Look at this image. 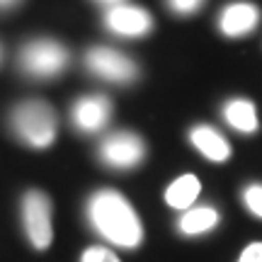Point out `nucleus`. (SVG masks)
<instances>
[{
	"mask_svg": "<svg viewBox=\"0 0 262 262\" xmlns=\"http://www.w3.org/2000/svg\"><path fill=\"white\" fill-rule=\"evenodd\" d=\"M88 219L104 241L119 248H139L143 241V226L129 199L114 189H100L88 202Z\"/></svg>",
	"mask_w": 262,
	"mask_h": 262,
	"instance_id": "obj_1",
	"label": "nucleus"
},
{
	"mask_svg": "<svg viewBox=\"0 0 262 262\" xmlns=\"http://www.w3.org/2000/svg\"><path fill=\"white\" fill-rule=\"evenodd\" d=\"M10 126L22 143L32 148H49L56 141L58 119L54 107L44 100L19 102L10 114Z\"/></svg>",
	"mask_w": 262,
	"mask_h": 262,
	"instance_id": "obj_2",
	"label": "nucleus"
},
{
	"mask_svg": "<svg viewBox=\"0 0 262 262\" xmlns=\"http://www.w3.org/2000/svg\"><path fill=\"white\" fill-rule=\"evenodd\" d=\"M22 226L29 243L37 250H47L54 241V226H51V199L39 189H29L22 196Z\"/></svg>",
	"mask_w": 262,
	"mask_h": 262,
	"instance_id": "obj_3",
	"label": "nucleus"
},
{
	"mask_svg": "<svg viewBox=\"0 0 262 262\" xmlns=\"http://www.w3.org/2000/svg\"><path fill=\"white\" fill-rule=\"evenodd\" d=\"M19 63L25 68V73L34 78H56L68 66V51L63 44H58L54 39H34L22 49Z\"/></svg>",
	"mask_w": 262,
	"mask_h": 262,
	"instance_id": "obj_4",
	"label": "nucleus"
},
{
	"mask_svg": "<svg viewBox=\"0 0 262 262\" xmlns=\"http://www.w3.org/2000/svg\"><path fill=\"white\" fill-rule=\"evenodd\" d=\"M85 66L88 71L102 80L110 83H134L139 78V66L134 63L129 56H124L119 51L110 47H93L85 54Z\"/></svg>",
	"mask_w": 262,
	"mask_h": 262,
	"instance_id": "obj_5",
	"label": "nucleus"
},
{
	"mask_svg": "<svg viewBox=\"0 0 262 262\" xmlns=\"http://www.w3.org/2000/svg\"><path fill=\"white\" fill-rule=\"evenodd\" d=\"M100 158L104 165L117 170L136 168L146 158V143L131 131H117L100 143Z\"/></svg>",
	"mask_w": 262,
	"mask_h": 262,
	"instance_id": "obj_6",
	"label": "nucleus"
},
{
	"mask_svg": "<svg viewBox=\"0 0 262 262\" xmlns=\"http://www.w3.org/2000/svg\"><path fill=\"white\" fill-rule=\"evenodd\" d=\"M104 27L112 34L124 39H136L146 37L153 29V17L148 10L139 8V5H129V3H119L104 12Z\"/></svg>",
	"mask_w": 262,
	"mask_h": 262,
	"instance_id": "obj_7",
	"label": "nucleus"
},
{
	"mask_svg": "<svg viewBox=\"0 0 262 262\" xmlns=\"http://www.w3.org/2000/svg\"><path fill=\"white\" fill-rule=\"evenodd\" d=\"M112 117V102L102 97V95H88L80 97L71 110V119H73L75 129L83 134H95L102 131Z\"/></svg>",
	"mask_w": 262,
	"mask_h": 262,
	"instance_id": "obj_8",
	"label": "nucleus"
},
{
	"mask_svg": "<svg viewBox=\"0 0 262 262\" xmlns=\"http://www.w3.org/2000/svg\"><path fill=\"white\" fill-rule=\"evenodd\" d=\"M257 25H260V8L255 3H248V0H238V3L226 5L221 17H219L221 34H226L231 39L250 34Z\"/></svg>",
	"mask_w": 262,
	"mask_h": 262,
	"instance_id": "obj_9",
	"label": "nucleus"
},
{
	"mask_svg": "<svg viewBox=\"0 0 262 262\" xmlns=\"http://www.w3.org/2000/svg\"><path fill=\"white\" fill-rule=\"evenodd\" d=\"M189 141L204 158L214 160V163H226L231 158V146L228 141L209 124H196L194 129L189 131Z\"/></svg>",
	"mask_w": 262,
	"mask_h": 262,
	"instance_id": "obj_10",
	"label": "nucleus"
},
{
	"mask_svg": "<svg viewBox=\"0 0 262 262\" xmlns=\"http://www.w3.org/2000/svg\"><path fill=\"white\" fill-rule=\"evenodd\" d=\"M224 117H226V122H228V126H233L241 134H255L257 126H260L255 104L250 100H243V97L228 100L224 107Z\"/></svg>",
	"mask_w": 262,
	"mask_h": 262,
	"instance_id": "obj_11",
	"label": "nucleus"
},
{
	"mask_svg": "<svg viewBox=\"0 0 262 262\" xmlns=\"http://www.w3.org/2000/svg\"><path fill=\"white\" fill-rule=\"evenodd\" d=\"M216 224H219V211L214 206H189L180 219L178 228L185 235H202L216 228Z\"/></svg>",
	"mask_w": 262,
	"mask_h": 262,
	"instance_id": "obj_12",
	"label": "nucleus"
},
{
	"mask_svg": "<svg viewBox=\"0 0 262 262\" xmlns=\"http://www.w3.org/2000/svg\"><path fill=\"white\" fill-rule=\"evenodd\" d=\"M199 192H202V185H199L196 175H180V178L165 189V202H168V206H172V209L185 211V209H189V206L196 202Z\"/></svg>",
	"mask_w": 262,
	"mask_h": 262,
	"instance_id": "obj_13",
	"label": "nucleus"
},
{
	"mask_svg": "<svg viewBox=\"0 0 262 262\" xmlns=\"http://www.w3.org/2000/svg\"><path fill=\"white\" fill-rule=\"evenodd\" d=\"M243 202L250 214L262 219V182H255V185H248V187H245Z\"/></svg>",
	"mask_w": 262,
	"mask_h": 262,
	"instance_id": "obj_14",
	"label": "nucleus"
},
{
	"mask_svg": "<svg viewBox=\"0 0 262 262\" xmlns=\"http://www.w3.org/2000/svg\"><path fill=\"white\" fill-rule=\"evenodd\" d=\"M80 262H122V260H119L110 248H104V245H93V248H88V250L80 255Z\"/></svg>",
	"mask_w": 262,
	"mask_h": 262,
	"instance_id": "obj_15",
	"label": "nucleus"
},
{
	"mask_svg": "<svg viewBox=\"0 0 262 262\" xmlns=\"http://www.w3.org/2000/svg\"><path fill=\"white\" fill-rule=\"evenodd\" d=\"M204 5V0H168V8L175 15H194Z\"/></svg>",
	"mask_w": 262,
	"mask_h": 262,
	"instance_id": "obj_16",
	"label": "nucleus"
},
{
	"mask_svg": "<svg viewBox=\"0 0 262 262\" xmlns=\"http://www.w3.org/2000/svg\"><path fill=\"white\" fill-rule=\"evenodd\" d=\"M238 262H262V243H250L241 253Z\"/></svg>",
	"mask_w": 262,
	"mask_h": 262,
	"instance_id": "obj_17",
	"label": "nucleus"
},
{
	"mask_svg": "<svg viewBox=\"0 0 262 262\" xmlns=\"http://www.w3.org/2000/svg\"><path fill=\"white\" fill-rule=\"evenodd\" d=\"M19 0H0V8H12V5H17Z\"/></svg>",
	"mask_w": 262,
	"mask_h": 262,
	"instance_id": "obj_18",
	"label": "nucleus"
},
{
	"mask_svg": "<svg viewBox=\"0 0 262 262\" xmlns=\"http://www.w3.org/2000/svg\"><path fill=\"white\" fill-rule=\"evenodd\" d=\"M97 3H102V5H110V8H112V5H119L122 0H97Z\"/></svg>",
	"mask_w": 262,
	"mask_h": 262,
	"instance_id": "obj_19",
	"label": "nucleus"
}]
</instances>
